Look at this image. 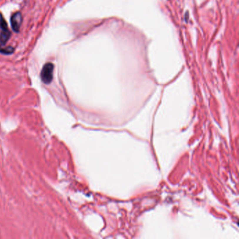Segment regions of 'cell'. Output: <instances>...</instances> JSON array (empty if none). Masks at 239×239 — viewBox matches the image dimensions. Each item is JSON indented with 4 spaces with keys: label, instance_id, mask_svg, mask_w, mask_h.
I'll list each match as a JSON object with an SVG mask.
<instances>
[{
    "label": "cell",
    "instance_id": "cell-1",
    "mask_svg": "<svg viewBox=\"0 0 239 239\" xmlns=\"http://www.w3.org/2000/svg\"><path fill=\"white\" fill-rule=\"evenodd\" d=\"M54 65L51 63H46L40 73L41 79L45 84H50L54 78Z\"/></svg>",
    "mask_w": 239,
    "mask_h": 239
},
{
    "label": "cell",
    "instance_id": "cell-2",
    "mask_svg": "<svg viewBox=\"0 0 239 239\" xmlns=\"http://www.w3.org/2000/svg\"><path fill=\"white\" fill-rule=\"evenodd\" d=\"M23 18L21 12H16L11 16V25L12 30L14 32H19L20 28H21Z\"/></svg>",
    "mask_w": 239,
    "mask_h": 239
},
{
    "label": "cell",
    "instance_id": "cell-3",
    "mask_svg": "<svg viewBox=\"0 0 239 239\" xmlns=\"http://www.w3.org/2000/svg\"><path fill=\"white\" fill-rule=\"evenodd\" d=\"M10 37H11L10 31H7V32H1V33H0V44L1 45L6 44Z\"/></svg>",
    "mask_w": 239,
    "mask_h": 239
},
{
    "label": "cell",
    "instance_id": "cell-4",
    "mask_svg": "<svg viewBox=\"0 0 239 239\" xmlns=\"http://www.w3.org/2000/svg\"><path fill=\"white\" fill-rule=\"evenodd\" d=\"M4 45L0 44V53L4 55H10L14 52V48L12 46H4Z\"/></svg>",
    "mask_w": 239,
    "mask_h": 239
},
{
    "label": "cell",
    "instance_id": "cell-5",
    "mask_svg": "<svg viewBox=\"0 0 239 239\" xmlns=\"http://www.w3.org/2000/svg\"><path fill=\"white\" fill-rule=\"evenodd\" d=\"M0 29H1V32H7V31H9L6 22L5 21L4 18L3 17L2 14H1V13H0Z\"/></svg>",
    "mask_w": 239,
    "mask_h": 239
}]
</instances>
